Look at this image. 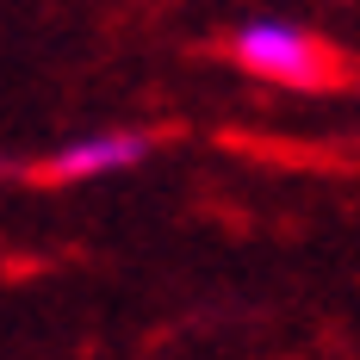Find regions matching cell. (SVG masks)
I'll return each mask as SVG.
<instances>
[{
  "instance_id": "1",
  "label": "cell",
  "mask_w": 360,
  "mask_h": 360,
  "mask_svg": "<svg viewBox=\"0 0 360 360\" xmlns=\"http://www.w3.org/2000/svg\"><path fill=\"white\" fill-rule=\"evenodd\" d=\"M236 56L255 75H280V81H323L329 75V50L317 37H304L298 25H274V19H255L236 32Z\"/></svg>"
},
{
  "instance_id": "2",
  "label": "cell",
  "mask_w": 360,
  "mask_h": 360,
  "mask_svg": "<svg viewBox=\"0 0 360 360\" xmlns=\"http://www.w3.org/2000/svg\"><path fill=\"white\" fill-rule=\"evenodd\" d=\"M143 155V137H87L56 155V174H106V168H124Z\"/></svg>"
}]
</instances>
